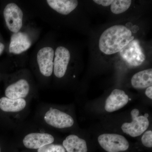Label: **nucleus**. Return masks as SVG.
Wrapping results in <instances>:
<instances>
[{"label":"nucleus","mask_w":152,"mask_h":152,"mask_svg":"<svg viewBox=\"0 0 152 152\" xmlns=\"http://www.w3.org/2000/svg\"><path fill=\"white\" fill-rule=\"evenodd\" d=\"M70 110L67 107L40 103L36 109L34 121L51 131L68 130L73 129L75 124V118Z\"/></svg>","instance_id":"f257e3e1"},{"label":"nucleus","mask_w":152,"mask_h":152,"mask_svg":"<svg viewBox=\"0 0 152 152\" xmlns=\"http://www.w3.org/2000/svg\"><path fill=\"white\" fill-rule=\"evenodd\" d=\"M15 140L29 150H37L48 144L57 142L58 137L53 131L32 121H25L14 130Z\"/></svg>","instance_id":"f03ea898"},{"label":"nucleus","mask_w":152,"mask_h":152,"mask_svg":"<svg viewBox=\"0 0 152 152\" xmlns=\"http://www.w3.org/2000/svg\"><path fill=\"white\" fill-rule=\"evenodd\" d=\"M133 39L134 37L129 29L123 25H115L102 34L99 48L105 54L112 55L119 52Z\"/></svg>","instance_id":"7ed1b4c3"},{"label":"nucleus","mask_w":152,"mask_h":152,"mask_svg":"<svg viewBox=\"0 0 152 152\" xmlns=\"http://www.w3.org/2000/svg\"><path fill=\"white\" fill-rule=\"evenodd\" d=\"M31 101L12 99L5 96L0 98V112L10 128L15 129L26 121L30 113Z\"/></svg>","instance_id":"20e7f679"},{"label":"nucleus","mask_w":152,"mask_h":152,"mask_svg":"<svg viewBox=\"0 0 152 152\" xmlns=\"http://www.w3.org/2000/svg\"><path fill=\"white\" fill-rule=\"evenodd\" d=\"M132 121L123 124L122 131L128 135L136 137L143 134L150 126V121L146 115H140V111L134 108L131 112Z\"/></svg>","instance_id":"39448f33"},{"label":"nucleus","mask_w":152,"mask_h":152,"mask_svg":"<svg viewBox=\"0 0 152 152\" xmlns=\"http://www.w3.org/2000/svg\"><path fill=\"white\" fill-rule=\"evenodd\" d=\"M98 142L107 152H121L127 151L129 143L122 135L114 133H104L99 135Z\"/></svg>","instance_id":"423d86ee"},{"label":"nucleus","mask_w":152,"mask_h":152,"mask_svg":"<svg viewBox=\"0 0 152 152\" xmlns=\"http://www.w3.org/2000/svg\"><path fill=\"white\" fill-rule=\"evenodd\" d=\"M119 52L123 60L131 67L141 65L145 60L142 49L137 40L133 39Z\"/></svg>","instance_id":"0eeeda50"},{"label":"nucleus","mask_w":152,"mask_h":152,"mask_svg":"<svg viewBox=\"0 0 152 152\" xmlns=\"http://www.w3.org/2000/svg\"><path fill=\"white\" fill-rule=\"evenodd\" d=\"M32 93L31 83L25 78H20L14 80L5 90V97L12 99H24L31 100Z\"/></svg>","instance_id":"6e6552de"},{"label":"nucleus","mask_w":152,"mask_h":152,"mask_svg":"<svg viewBox=\"0 0 152 152\" xmlns=\"http://www.w3.org/2000/svg\"><path fill=\"white\" fill-rule=\"evenodd\" d=\"M23 12L20 8L15 3H10L6 6L4 16L6 24L11 31L18 32L23 25Z\"/></svg>","instance_id":"1a4fd4ad"},{"label":"nucleus","mask_w":152,"mask_h":152,"mask_svg":"<svg viewBox=\"0 0 152 152\" xmlns=\"http://www.w3.org/2000/svg\"><path fill=\"white\" fill-rule=\"evenodd\" d=\"M54 51L50 47L41 49L37 55V61L40 72L42 75L49 77L53 72V58Z\"/></svg>","instance_id":"9d476101"},{"label":"nucleus","mask_w":152,"mask_h":152,"mask_svg":"<svg viewBox=\"0 0 152 152\" xmlns=\"http://www.w3.org/2000/svg\"><path fill=\"white\" fill-rule=\"evenodd\" d=\"M70 59V54L67 49L62 46L57 48L53 62L54 74L57 78H62L65 76Z\"/></svg>","instance_id":"9b49d317"},{"label":"nucleus","mask_w":152,"mask_h":152,"mask_svg":"<svg viewBox=\"0 0 152 152\" xmlns=\"http://www.w3.org/2000/svg\"><path fill=\"white\" fill-rule=\"evenodd\" d=\"M129 100V96L122 90H114L106 99L104 109L108 113H113L124 107Z\"/></svg>","instance_id":"f8f14e48"},{"label":"nucleus","mask_w":152,"mask_h":152,"mask_svg":"<svg viewBox=\"0 0 152 152\" xmlns=\"http://www.w3.org/2000/svg\"><path fill=\"white\" fill-rule=\"evenodd\" d=\"M31 45V41L27 34L21 32L14 33L11 37L9 51L15 54L26 51Z\"/></svg>","instance_id":"ddd939ff"},{"label":"nucleus","mask_w":152,"mask_h":152,"mask_svg":"<svg viewBox=\"0 0 152 152\" xmlns=\"http://www.w3.org/2000/svg\"><path fill=\"white\" fill-rule=\"evenodd\" d=\"M62 145L66 152H88L86 142L75 134H70L66 137Z\"/></svg>","instance_id":"4468645a"},{"label":"nucleus","mask_w":152,"mask_h":152,"mask_svg":"<svg viewBox=\"0 0 152 152\" xmlns=\"http://www.w3.org/2000/svg\"><path fill=\"white\" fill-rule=\"evenodd\" d=\"M131 83L134 88L143 89L152 85V69H148L137 73L133 75Z\"/></svg>","instance_id":"2eb2a0df"},{"label":"nucleus","mask_w":152,"mask_h":152,"mask_svg":"<svg viewBox=\"0 0 152 152\" xmlns=\"http://www.w3.org/2000/svg\"><path fill=\"white\" fill-rule=\"evenodd\" d=\"M47 2L52 9L63 15L70 13L78 4L76 0H48Z\"/></svg>","instance_id":"dca6fc26"},{"label":"nucleus","mask_w":152,"mask_h":152,"mask_svg":"<svg viewBox=\"0 0 152 152\" xmlns=\"http://www.w3.org/2000/svg\"><path fill=\"white\" fill-rule=\"evenodd\" d=\"M130 0H115L111 4V10L115 14H120L127 10L130 7Z\"/></svg>","instance_id":"f3484780"},{"label":"nucleus","mask_w":152,"mask_h":152,"mask_svg":"<svg viewBox=\"0 0 152 152\" xmlns=\"http://www.w3.org/2000/svg\"><path fill=\"white\" fill-rule=\"evenodd\" d=\"M36 150L37 152H66L62 144L61 145L57 143L46 145Z\"/></svg>","instance_id":"a211bd4d"},{"label":"nucleus","mask_w":152,"mask_h":152,"mask_svg":"<svg viewBox=\"0 0 152 152\" xmlns=\"http://www.w3.org/2000/svg\"><path fill=\"white\" fill-rule=\"evenodd\" d=\"M142 144L144 146L147 148L152 147V131L148 130L143 133L141 137Z\"/></svg>","instance_id":"6ab92c4d"},{"label":"nucleus","mask_w":152,"mask_h":152,"mask_svg":"<svg viewBox=\"0 0 152 152\" xmlns=\"http://www.w3.org/2000/svg\"><path fill=\"white\" fill-rule=\"evenodd\" d=\"M94 1L96 4L102 5L104 7H107L111 5L113 1L112 0H94Z\"/></svg>","instance_id":"aec40b11"},{"label":"nucleus","mask_w":152,"mask_h":152,"mask_svg":"<svg viewBox=\"0 0 152 152\" xmlns=\"http://www.w3.org/2000/svg\"><path fill=\"white\" fill-rule=\"evenodd\" d=\"M145 94L150 99H152V86L148 87L147 88L145 91Z\"/></svg>","instance_id":"412c9836"},{"label":"nucleus","mask_w":152,"mask_h":152,"mask_svg":"<svg viewBox=\"0 0 152 152\" xmlns=\"http://www.w3.org/2000/svg\"><path fill=\"white\" fill-rule=\"evenodd\" d=\"M4 49V45L2 43L0 42V55L2 53Z\"/></svg>","instance_id":"4be33fe9"},{"label":"nucleus","mask_w":152,"mask_h":152,"mask_svg":"<svg viewBox=\"0 0 152 152\" xmlns=\"http://www.w3.org/2000/svg\"><path fill=\"white\" fill-rule=\"evenodd\" d=\"M0 152H1V144H0Z\"/></svg>","instance_id":"5701e85b"}]
</instances>
